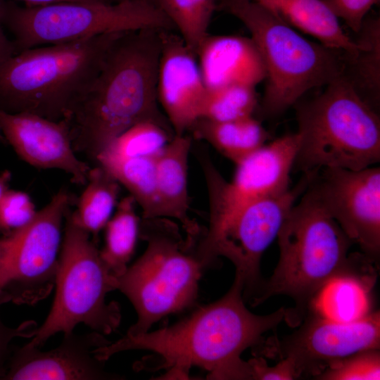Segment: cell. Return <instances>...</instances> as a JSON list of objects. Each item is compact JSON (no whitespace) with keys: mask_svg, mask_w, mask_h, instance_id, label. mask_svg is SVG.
I'll use <instances>...</instances> for the list:
<instances>
[{"mask_svg":"<svg viewBox=\"0 0 380 380\" xmlns=\"http://www.w3.org/2000/svg\"><path fill=\"white\" fill-rule=\"evenodd\" d=\"M157 156L125 158L101 154L96 160V165L129 191L142 209L144 219L162 218L157 189Z\"/></svg>","mask_w":380,"mask_h":380,"instance_id":"22","label":"cell"},{"mask_svg":"<svg viewBox=\"0 0 380 380\" xmlns=\"http://www.w3.org/2000/svg\"><path fill=\"white\" fill-rule=\"evenodd\" d=\"M0 144H2V145L8 144L4 134H2L1 129H0Z\"/></svg>","mask_w":380,"mask_h":380,"instance_id":"38","label":"cell"},{"mask_svg":"<svg viewBox=\"0 0 380 380\" xmlns=\"http://www.w3.org/2000/svg\"><path fill=\"white\" fill-rule=\"evenodd\" d=\"M279 259L258 294V305L274 296L285 295L295 303L284 320L300 324L324 286L340 277L376 281L374 262L364 253L348 251L354 243L307 191L287 214L277 235Z\"/></svg>","mask_w":380,"mask_h":380,"instance_id":"3","label":"cell"},{"mask_svg":"<svg viewBox=\"0 0 380 380\" xmlns=\"http://www.w3.org/2000/svg\"><path fill=\"white\" fill-rule=\"evenodd\" d=\"M174 136L170 125L145 120L124 132L101 154L125 158L155 157Z\"/></svg>","mask_w":380,"mask_h":380,"instance_id":"28","label":"cell"},{"mask_svg":"<svg viewBox=\"0 0 380 380\" xmlns=\"http://www.w3.org/2000/svg\"><path fill=\"white\" fill-rule=\"evenodd\" d=\"M12 174L10 170H5L0 173V198L9 189Z\"/></svg>","mask_w":380,"mask_h":380,"instance_id":"36","label":"cell"},{"mask_svg":"<svg viewBox=\"0 0 380 380\" xmlns=\"http://www.w3.org/2000/svg\"><path fill=\"white\" fill-rule=\"evenodd\" d=\"M37 212L27 194L8 189L0 198V235H6L25 225Z\"/></svg>","mask_w":380,"mask_h":380,"instance_id":"31","label":"cell"},{"mask_svg":"<svg viewBox=\"0 0 380 380\" xmlns=\"http://www.w3.org/2000/svg\"><path fill=\"white\" fill-rule=\"evenodd\" d=\"M256 105L253 87L230 84L207 89L201 118L214 121L232 120L252 115Z\"/></svg>","mask_w":380,"mask_h":380,"instance_id":"29","label":"cell"},{"mask_svg":"<svg viewBox=\"0 0 380 380\" xmlns=\"http://www.w3.org/2000/svg\"><path fill=\"white\" fill-rule=\"evenodd\" d=\"M299 141L296 132L265 144L236 165L230 182L199 151L210 205L209 224L204 236L216 233L252 203L290 188V173Z\"/></svg>","mask_w":380,"mask_h":380,"instance_id":"12","label":"cell"},{"mask_svg":"<svg viewBox=\"0 0 380 380\" xmlns=\"http://www.w3.org/2000/svg\"><path fill=\"white\" fill-rule=\"evenodd\" d=\"M243 286L236 277L219 300L197 309L173 325L152 332L128 335L94 350L106 361L124 350H146L158 355L160 368L170 377H184L192 367L208 372L213 379H253L248 362L241 357L248 348L264 342L263 335L274 331L284 320L286 308L267 315L249 311L243 302Z\"/></svg>","mask_w":380,"mask_h":380,"instance_id":"1","label":"cell"},{"mask_svg":"<svg viewBox=\"0 0 380 380\" xmlns=\"http://www.w3.org/2000/svg\"><path fill=\"white\" fill-rule=\"evenodd\" d=\"M2 303L0 302V306ZM37 329L34 320L23 322L16 328L6 326L0 318V379H3L11 356L10 344L16 337H32Z\"/></svg>","mask_w":380,"mask_h":380,"instance_id":"34","label":"cell"},{"mask_svg":"<svg viewBox=\"0 0 380 380\" xmlns=\"http://www.w3.org/2000/svg\"><path fill=\"white\" fill-rule=\"evenodd\" d=\"M251 34L266 72L261 110L274 117L296 103L308 90L343 75L345 53L303 37L253 0H218Z\"/></svg>","mask_w":380,"mask_h":380,"instance_id":"6","label":"cell"},{"mask_svg":"<svg viewBox=\"0 0 380 380\" xmlns=\"http://www.w3.org/2000/svg\"><path fill=\"white\" fill-rule=\"evenodd\" d=\"M291 27L316 38L324 46L355 56L362 47L343 30L325 0H253Z\"/></svg>","mask_w":380,"mask_h":380,"instance_id":"19","label":"cell"},{"mask_svg":"<svg viewBox=\"0 0 380 380\" xmlns=\"http://www.w3.org/2000/svg\"><path fill=\"white\" fill-rule=\"evenodd\" d=\"M301 327L281 340L268 339L258 354L288 358L300 376H317L331 364L360 352L379 349L380 313L370 312L349 322L334 321L312 309Z\"/></svg>","mask_w":380,"mask_h":380,"instance_id":"13","label":"cell"},{"mask_svg":"<svg viewBox=\"0 0 380 380\" xmlns=\"http://www.w3.org/2000/svg\"><path fill=\"white\" fill-rule=\"evenodd\" d=\"M253 379L255 380H292L300 377L293 362L288 358H282L273 367L267 365L262 357H256L248 361Z\"/></svg>","mask_w":380,"mask_h":380,"instance_id":"33","label":"cell"},{"mask_svg":"<svg viewBox=\"0 0 380 380\" xmlns=\"http://www.w3.org/2000/svg\"><path fill=\"white\" fill-rule=\"evenodd\" d=\"M236 165L266 144L268 132L253 115L228 121L199 118L191 129Z\"/></svg>","mask_w":380,"mask_h":380,"instance_id":"21","label":"cell"},{"mask_svg":"<svg viewBox=\"0 0 380 380\" xmlns=\"http://www.w3.org/2000/svg\"><path fill=\"white\" fill-rule=\"evenodd\" d=\"M136 203L131 195L124 197L105 227V244L100 256L115 277L125 271L135 250L139 231Z\"/></svg>","mask_w":380,"mask_h":380,"instance_id":"26","label":"cell"},{"mask_svg":"<svg viewBox=\"0 0 380 380\" xmlns=\"http://www.w3.org/2000/svg\"><path fill=\"white\" fill-rule=\"evenodd\" d=\"M314 379L379 380L380 379L379 349L360 352L334 362Z\"/></svg>","mask_w":380,"mask_h":380,"instance_id":"30","label":"cell"},{"mask_svg":"<svg viewBox=\"0 0 380 380\" xmlns=\"http://www.w3.org/2000/svg\"><path fill=\"white\" fill-rule=\"evenodd\" d=\"M3 24L13 37L16 53L107 34L175 30L150 0H86L24 6L4 0Z\"/></svg>","mask_w":380,"mask_h":380,"instance_id":"7","label":"cell"},{"mask_svg":"<svg viewBox=\"0 0 380 380\" xmlns=\"http://www.w3.org/2000/svg\"><path fill=\"white\" fill-rule=\"evenodd\" d=\"M172 32H163L157 94L175 134L182 135L201 118L207 87L196 54Z\"/></svg>","mask_w":380,"mask_h":380,"instance_id":"16","label":"cell"},{"mask_svg":"<svg viewBox=\"0 0 380 380\" xmlns=\"http://www.w3.org/2000/svg\"><path fill=\"white\" fill-rule=\"evenodd\" d=\"M120 34L95 79L64 119L73 148L96 163L120 134L145 120L170 124L158 108L157 75L163 32Z\"/></svg>","mask_w":380,"mask_h":380,"instance_id":"2","label":"cell"},{"mask_svg":"<svg viewBox=\"0 0 380 380\" xmlns=\"http://www.w3.org/2000/svg\"><path fill=\"white\" fill-rule=\"evenodd\" d=\"M168 18L187 46L196 54L208 34L218 0H150Z\"/></svg>","mask_w":380,"mask_h":380,"instance_id":"27","label":"cell"},{"mask_svg":"<svg viewBox=\"0 0 380 380\" xmlns=\"http://www.w3.org/2000/svg\"><path fill=\"white\" fill-rule=\"evenodd\" d=\"M86 186L77 201V209L69 213L71 220L96 239L108 220L120 193V183L103 167L91 168Z\"/></svg>","mask_w":380,"mask_h":380,"instance_id":"24","label":"cell"},{"mask_svg":"<svg viewBox=\"0 0 380 380\" xmlns=\"http://www.w3.org/2000/svg\"><path fill=\"white\" fill-rule=\"evenodd\" d=\"M69 213L58 258L55 298L44 324L27 344L31 347L42 346L58 332H72L80 323L103 335L115 331L120 323L118 304L106 301V295L117 289L116 277L102 260L90 234L71 220Z\"/></svg>","mask_w":380,"mask_h":380,"instance_id":"8","label":"cell"},{"mask_svg":"<svg viewBox=\"0 0 380 380\" xmlns=\"http://www.w3.org/2000/svg\"><path fill=\"white\" fill-rule=\"evenodd\" d=\"M311 177L303 174L293 188L252 203L216 233L204 236L195 253L203 267L213 265L220 257L229 260L235 267V277L243 284V296L251 302L264 282L260 269L262 255L277 237Z\"/></svg>","mask_w":380,"mask_h":380,"instance_id":"11","label":"cell"},{"mask_svg":"<svg viewBox=\"0 0 380 380\" xmlns=\"http://www.w3.org/2000/svg\"><path fill=\"white\" fill-rule=\"evenodd\" d=\"M299 145L293 169L360 170L380 161L376 112L343 76L314 99L296 106Z\"/></svg>","mask_w":380,"mask_h":380,"instance_id":"5","label":"cell"},{"mask_svg":"<svg viewBox=\"0 0 380 380\" xmlns=\"http://www.w3.org/2000/svg\"><path fill=\"white\" fill-rule=\"evenodd\" d=\"M191 138L176 135L158 154L156 160L157 189L162 218L175 219L182 224L190 241L198 233V227L188 215V159Z\"/></svg>","mask_w":380,"mask_h":380,"instance_id":"20","label":"cell"},{"mask_svg":"<svg viewBox=\"0 0 380 380\" xmlns=\"http://www.w3.org/2000/svg\"><path fill=\"white\" fill-rule=\"evenodd\" d=\"M338 18L355 32L361 29L366 14L379 0H325Z\"/></svg>","mask_w":380,"mask_h":380,"instance_id":"32","label":"cell"},{"mask_svg":"<svg viewBox=\"0 0 380 380\" xmlns=\"http://www.w3.org/2000/svg\"><path fill=\"white\" fill-rule=\"evenodd\" d=\"M3 3L4 0H0V65L16 53L13 41L4 30Z\"/></svg>","mask_w":380,"mask_h":380,"instance_id":"35","label":"cell"},{"mask_svg":"<svg viewBox=\"0 0 380 380\" xmlns=\"http://www.w3.org/2000/svg\"><path fill=\"white\" fill-rule=\"evenodd\" d=\"M305 191L376 262L380 253V168L323 167L312 172Z\"/></svg>","mask_w":380,"mask_h":380,"instance_id":"14","label":"cell"},{"mask_svg":"<svg viewBox=\"0 0 380 380\" xmlns=\"http://www.w3.org/2000/svg\"><path fill=\"white\" fill-rule=\"evenodd\" d=\"M106 1H109V2H116V1H122V0H105Z\"/></svg>","mask_w":380,"mask_h":380,"instance_id":"39","label":"cell"},{"mask_svg":"<svg viewBox=\"0 0 380 380\" xmlns=\"http://www.w3.org/2000/svg\"><path fill=\"white\" fill-rule=\"evenodd\" d=\"M145 220L146 251L116 277L117 289L129 298L137 314L127 333L132 336L148 331L160 319L194 304L204 270L196 254L186 252L173 225L157 218Z\"/></svg>","mask_w":380,"mask_h":380,"instance_id":"9","label":"cell"},{"mask_svg":"<svg viewBox=\"0 0 380 380\" xmlns=\"http://www.w3.org/2000/svg\"><path fill=\"white\" fill-rule=\"evenodd\" d=\"M25 2L26 6H43L61 2L77 1L86 0H19ZM105 1V0H103Z\"/></svg>","mask_w":380,"mask_h":380,"instance_id":"37","label":"cell"},{"mask_svg":"<svg viewBox=\"0 0 380 380\" xmlns=\"http://www.w3.org/2000/svg\"><path fill=\"white\" fill-rule=\"evenodd\" d=\"M374 284L353 277L335 278L319 291L310 309L334 321L357 320L371 312Z\"/></svg>","mask_w":380,"mask_h":380,"instance_id":"23","label":"cell"},{"mask_svg":"<svg viewBox=\"0 0 380 380\" xmlns=\"http://www.w3.org/2000/svg\"><path fill=\"white\" fill-rule=\"evenodd\" d=\"M110 342L96 331L64 334L61 343L49 351L27 344L14 350L3 379L94 380L118 379L103 369L94 350Z\"/></svg>","mask_w":380,"mask_h":380,"instance_id":"17","label":"cell"},{"mask_svg":"<svg viewBox=\"0 0 380 380\" xmlns=\"http://www.w3.org/2000/svg\"><path fill=\"white\" fill-rule=\"evenodd\" d=\"M122 33L15 53L0 65V110L64 120L95 79L110 45Z\"/></svg>","mask_w":380,"mask_h":380,"instance_id":"4","label":"cell"},{"mask_svg":"<svg viewBox=\"0 0 380 380\" xmlns=\"http://www.w3.org/2000/svg\"><path fill=\"white\" fill-rule=\"evenodd\" d=\"M0 129L23 160L37 168L63 170L72 183L86 184L91 167L76 156L64 120L0 110Z\"/></svg>","mask_w":380,"mask_h":380,"instance_id":"15","label":"cell"},{"mask_svg":"<svg viewBox=\"0 0 380 380\" xmlns=\"http://www.w3.org/2000/svg\"><path fill=\"white\" fill-rule=\"evenodd\" d=\"M196 56L208 89L230 84L255 87L266 77L263 61L251 38L208 34Z\"/></svg>","mask_w":380,"mask_h":380,"instance_id":"18","label":"cell"},{"mask_svg":"<svg viewBox=\"0 0 380 380\" xmlns=\"http://www.w3.org/2000/svg\"><path fill=\"white\" fill-rule=\"evenodd\" d=\"M74 196L60 189L25 225L0 237V302L34 305L55 286L61 229Z\"/></svg>","mask_w":380,"mask_h":380,"instance_id":"10","label":"cell"},{"mask_svg":"<svg viewBox=\"0 0 380 380\" xmlns=\"http://www.w3.org/2000/svg\"><path fill=\"white\" fill-rule=\"evenodd\" d=\"M362 47L355 56L345 54V77L360 96L372 107L379 99L380 84V21L364 20L359 31ZM373 108V107H372Z\"/></svg>","mask_w":380,"mask_h":380,"instance_id":"25","label":"cell"}]
</instances>
